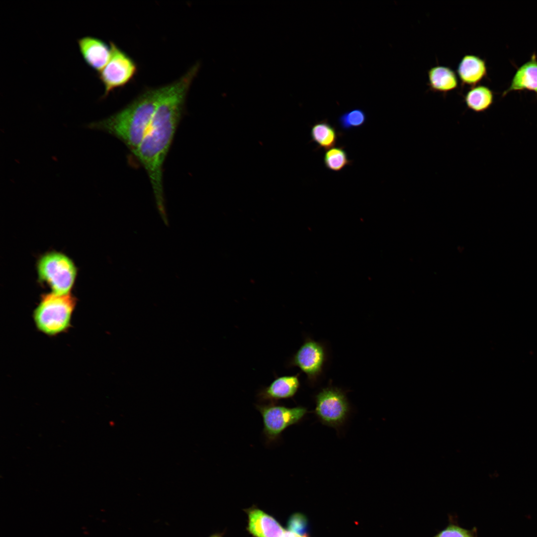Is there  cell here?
Listing matches in <instances>:
<instances>
[{"label": "cell", "mask_w": 537, "mask_h": 537, "mask_svg": "<svg viewBox=\"0 0 537 537\" xmlns=\"http://www.w3.org/2000/svg\"><path fill=\"white\" fill-rule=\"evenodd\" d=\"M77 43L85 63L97 73L100 72L109 60L111 55L110 45L99 38L90 36L79 38Z\"/></svg>", "instance_id": "cell-9"}, {"label": "cell", "mask_w": 537, "mask_h": 537, "mask_svg": "<svg viewBox=\"0 0 537 537\" xmlns=\"http://www.w3.org/2000/svg\"><path fill=\"white\" fill-rule=\"evenodd\" d=\"M325 358V349L322 345L307 338L288 361L286 366L298 367L307 375L308 380L313 382L322 373Z\"/></svg>", "instance_id": "cell-8"}, {"label": "cell", "mask_w": 537, "mask_h": 537, "mask_svg": "<svg viewBox=\"0 0 537 537\" xmlns=\"http://www.w3.org/2000/svg\"><path fill=\"white\" fill-rule=\"evenodd\" d=\"M111 55L105 66L98 73L104 88L102 97L128 84L135 76L137 67L134 60L115 43L110 42Z\"/></svg>", "instance_id": "cell-6"}, {"label": "cell", "mask_w": 537, "mask_h": 537, "mask_svg": "<svg viewBox=\"0 0 537 537\" xmlns=\"http://www.w3.org/2000/svg\"><path fill=\"white\" fill-rule=\"evenodd\" d=\"M324 164L329 170L340 172L347 166L351 165L353 161L350 160L344 147L332 148L325 153L323 158Z\"/></svg>", "instance_id": "cell-17"}, {"label": "cell", "mask_w": 537, "mask_h": 537, "mask_svg": "<svg viewBox=\"0 0 537 537\" xmlns=\"http://www.w3.org/2000/svg\"><path fill=\"white\" fill-rule=\"evenodd\" d=\"M429 85L434 91L446 93L455 89L458 85L455 72L450 68L436 66L428 72Z\"/></svg>", "instance_id": "cell-14"}, {"label": "cell", "mask_w": 537, "mask_h": 537, "mask_svg": "<svg viewBox=\"0 0 537 537\" xmlns=\"http://www.w3.org/2000/svg\"><path fill=\"white\" fill-rule=\"evenodd\" d=\"M457 73L464 85L475 86L487 75L485 61L473 55H465L460 60Z\"/></svg>", "instance_id": "cell-12"}, {"label": "cell", "mask_w": 537, "mask_h": 537, "mask_svg": "<svg viewBox=\"0 0 537 537\" xmlns=\"http://www.w3.org/2000/svg\"><path fill=\"white\" fill-rule=\"evenodd\" d=\"M492 91L484 86H474L467 92L464 97L466 106L475 112L487 110L493 102Z\"/></svg>", "instance_id": "cell-16"}, {"label": "cell", "mask_w": 537, "mask_h": 537, "mask_svg": "<svg viewBox=\"0 0 537 537\" xmlns=\"http://www.w3.org/2000/svg\"><path fill=\"white\" fill-rule=\"evenodd\" d=\"M366 115L360 108H355L342 114L338 118L340 127L344 131L362 126L366 122Z\"/></svg>", "instance_id": "cell-18"}, {"label": "cell", "mask_w": 537, "mask_h": 537, "mask_svg": "<svg viewBox=\"0 0 537 537\" xmlns=\"http://www.w3.org/2000/svg\"><path fill=\"white\" fill-rule=\"evenodd\" d=\"M433 537H477L475 528L467 530L450 521L448 526Z\"/></svg>", "instance_id": "cell-19"}, {"label": "cell", "mask_w": 537, "mask_h": 537, "mask_svg": "<svg viewBox=\"0 0 537 537\" xmlns=\"http://www.w3.org/2000/svg\"><path fill=\"white\" fill-rule=\"evenodd\" d=\"M288 527L290 531L303 537L307 530L306 517L299 513L293 514L288 521Z\"/></svg>", "instance_id": "cell-20"}, {"label": "cell", "mask_w": 537, "mask_h": 537, "mask_svg": "<svg viewBox=\"0 0 537 537\" xmlns=\"http://www.w3.org/2000/svg\"><path fill=\"white\" fill-rule=\"evenodd\" d=\"M529 90L537 94V58L534 53L531 59L517 70L511 84L503 93L505 96L512 91Z\"/></svg>", "instance_id": "cell-11"}, {"label": "cell", "mask_w": 537, "mask_h": 537, "mask_svg": "<svg viewBox=\"0 0 537 537\" xmlns=\"http://www.w3.org/2000/svg\"><path fill=\"white\" fill-rule=\"evenodd\" d=\"M198 69L190 68L165 86L147 131L134 153L146 171L159 211L165 213L163 165L180 120L187 92Z\"/></svg>", "instance_id": "cell-1"}, {"label": "cell", "mask_w": 537, "mask_h": 537, "mask_svg": "<svg viewBox=\"0 0 537 537\" xmlns=\"http://www.w3.org/2000/svg\"><path fill=\"white\" fill-rule=\"evenodd\" d=\"M280 537H303L290 531H284Z\"/></svg>", "instance_id": "cell-21"}, {"label": "cell", "mask_w": 537, "mask_h": 537, "mask_svg": "<svg viewBox=\"0 0 537 537\" xmlns=\"http://www.w3.org/2000/svg\"><path fill=\"white\" fill-rule=\"evenodd\" d=\"M299 386L298 374L279 376L269 385L260 389L257 397L262 404L277 403L279 400L293 397Z\"/></svg>", "instance_id": "cell-10"}, {"label": "cell", "mask_w": 537, "mask_h": 537, "mask_svg": "<svg viewBox=\"0 0 537 537\" xmlns=\"http://www.w3.org/2000/svg\"><path fill=\"white\" fill-rule=\"evenodd\" d=\"M76 303L75 297L71 293L59 294L51 292L42 294L33 312L36 328L49 336H55L67 331L71 326Z\"/></svg>", "instance_id": "cell-3"}, {"label": "cell", "mask_w": 537, "mask_h": 537, "mask_svg": "<svg viewBox=\"0 0 537 537\" xmlns=\"http://www.w3.org/2000/svg\"><path fill=\"white\" fill-rule=\"evenodd\" d=\"M217 537V536H213V537Z\"/></svg>", "instance_id": "cell-22"}, {"label": "cell", "mask_w": 537, "mask_h": 537, "mask_svg": "<svg viewBox=\"0 0 537 537\" xmlns=\"http://www.w3.org/2000/svg\"><path fill=\"white\" fill-rule=\"evenodd\" d=\"M338 133L334 126L325 119L315 123L311 127V142L317 146V149L328 150L333 148L337 142Z\"/></svg>", "instance_id": "cell-15"}, {"label": "cell", "mask_w": 537, "mask_h": 537, "mask_svg": "<svg viewBox=\"0 0 537 537\" xmlns=\"http://www.w3.org/2000/svg\"><path fill=\"white\" fill-rule=\"evenodd\" d=\"M255 406L262 417L263 433L268 445L278 441L286 429L298 423L307 413L305 407L289 408L278 403H262Z\"/></svg>", "instance_id": "cell-5"}, {"label": "cell", "mask_w": 537, "mask_h": 537, "mask_svg": "<svg viewBox=\"0 0 537 537\" xmlns=\"http://www.w3.org/2000/svg\"><path fill=\"white\" fill-rule=\"evenodd\" d=\"M315 412L324 425L333 428L341 427L346 421L350 406L345 394L333 387L322 389L316 396Z\"/></svg>", "instance_id": "cell-7"}, {"label": "cell", "mask_w": 537, "mask_h": 537, "mask_svg": "<svg viewBox=\"0 0 537 537\" xmlns=\"http://www.w3.org/2000/svg\"><path fill=\"white\" fill-rule=\"evenodd\" d=\"M165 86L148 90L119 111L88 127L114 136L133 153L150 126Z\"/></svg>", "instance_id": "cell-2"}, {"label": "cell", "mask_w": 537, "mask_h": 537, "mask_svg": "<svg viewBox=\"0 0 537 537\" xmlns=\"http://www.w3.org/2000/svg\"><path fill=\"white\" fill-rule=\"evenodd\" d=\"M38 279L46 284L52 292L71 293L75 283L77 269L74 263L65 254L50 251L40 256L36 263Z\"/></svg>", "instance_id": "cell-4"}, {"label": "cell", "mask_w": 537, "mask_h": 537, "mask_svg": "<svg viewBox=\"0 0 537 537\" xmlns=\"http://www.w3.org/2000/svg\"></svg>", "instance_id": "cell-23"}, {"label": "cell", "mask_w": 537, "mask_h": 537, "mask_svg": "<svg viewBox=\"0 0 537 537\" xmlns=\"http://www.w3.org/2000/svg\"><path fill=\"white\" fill-rule=\"evenodd\" d=\"M249 518V529L256 537H280L284 531L275 520L261 510H252Z\"/></svg>", "instance_id": "cell-13"}]
</instances>
